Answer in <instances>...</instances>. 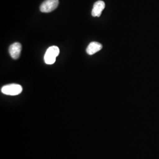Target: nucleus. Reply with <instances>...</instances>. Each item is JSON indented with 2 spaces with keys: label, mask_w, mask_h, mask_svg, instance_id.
Listing matches in <instances>:
<instances>
[{
  "label": "nucleus",
  "mask_w": 159,
  "mask_h": 159,
  "mask_svg": "<svg viewBox=\"0 0 159 159\" xmlns=\"http://www.w3.org/2000/svg\"><path fill=\"white\" fill-rule=\"evenodd\" d=\"M21 48V45L19 43H15L11 44L9 48V52L11 57L14 60H17L20 56Z\"/></svg>",
  "instance_id": "4"
},
{
  "label": "nucleus",
  "mask_w": 159,
  "mask_h": 159,
  "mask_svg": "<svg viewBox=\"0 0 159 159\" xmlns=\"http://www.w3.org/2000/svg\"><path fill=\"white\" fill-rule=\"evenodd\" d=\"M60 54L59 48L57 46L49 47L44 55V61L47 64H52L56 62V58Z\"/></svg>",
  "instance_id": "1"
},
{
  "label": "nucleus",
  "mask_w": 159,
  "mask_h": 159,
  "mask_svg": "<svg viewBox=\"0 0 159 159\" xmlns=\"http://www.w3.org/2000/svg\"><path fill=\"white\" fill-rule=\"evenodd\" d=\"M102 44L97 42H91L87 47L86 52L89 55H93L102 49Z\"/></svg>",
  "instance_id": "6"
},
{
  "label": "nucleus",
  "mask_w": 159,
  "mask_h": 159,
  "mask_svg": "<svg viewBox=\"0 0 159 159\" xmlns=\"http://www.w3.org/2000/svg\"><path fill=\"white\" fill-rule=\"evenodd\" d=\"M58 0H46L40 6V11L48 13L54 11L58 6Z\"/></svg>",
  "instance_id": "3"
},
{
  "label": "nucleus",
  "mask_w": 159,
  "mask_h": 159,
  "mask_svg": "<svg viewBox=\"0 0 159 159\" xmlns=\"http://www.w3.org/2000/svg\"><path fill=\"white\" fill-rule=\"evenodd\" d=\"M1 92L8 96H17L21 93L23 87L21 85L17 84H11L4 85L1 88Z\"/></svg>",
  "instance_id": "2"
},
{
  "label": "nucleus",
  "mask_w": 159,
  "mask_h": 159,
  "mask_svg": "<svg viewBox=\"0 0 159 159\" xmlns=\"http://www.w3.org/2000/svg\"><path fill=\"white\" fill-rule=\"evenodd\" d=\"M105 8V3L102 1H98L95 2L91 11V15L93 17H99Z\"/></svg>",
  "instance_id": "5"
}]
</instances>
